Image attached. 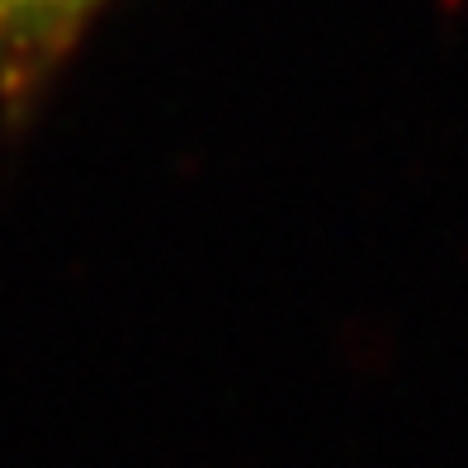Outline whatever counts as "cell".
<instances>
[{"label": "cell", "mask_w": 468, "mask_h": 468, "mask_svg": "<svg viewBox=\"0 0 468 468\" xmlns=\"http://www.w3.org/2000/svg\"><path fill=\"white\" fill-rule=\"evenodd\" d=\"M109 0H0V114H34Z\"/></svg>", "instance_id": "cell-1"}]
</instances>
